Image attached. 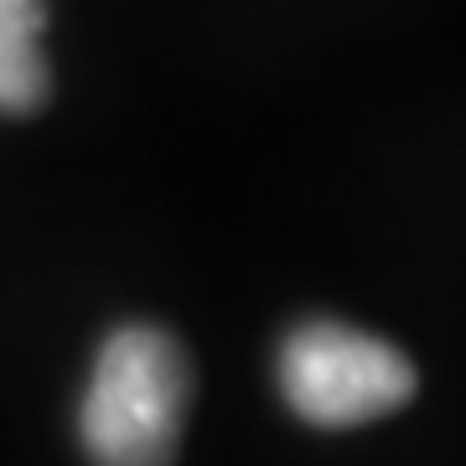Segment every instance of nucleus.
Segmentation results:
<instances>
[{
  "mask_svg": "<svg viewBox=\"0 0 466 466\" xmlns=\"http://www.w3.org/2000/svg\"><path fill=\"white\" fill-rule=\"evenodd\" d=\"M192 363L167 327L125 321L104 337L78 404V441L94 466H171L182 451Z\"/></svg>",
  "mask_w": 466,
  "mask_h": 466,
  "instance_id": "obj_1",
  "label": "nucleus"
},
{
  "mask_svg": "<svg viewBox=\"0 0 466 466\" xmlns=\"http://www.w3.org/2000/svg\"><path fill=\"white\" fill-rule=\"evenodd\" d=\"M280 400L317 431H352L404 410L420 394V373L394 342L317 317L290 327L275 358Z\"/></svg>",
  "mask_w": 466,
  "mask_h": 466,
  "instance_id": "obj_2",
  "label": "nucleus"
},
{
  "mask_svg": "<svg viewBox=\"0 0 466 466\" xmlns=\"http://www.w3.org/2000/svg\"><path fill=\"white\" fill-rule=\"evenodd\" d=\"M42 32H47V0H0V115H36L52 99Z\"/></svg>",
  "mask_w": 466,
  "mask_h": 466,
  "instance_id": "obj_3",
  "label": "nucleus"
}]
</instances>
